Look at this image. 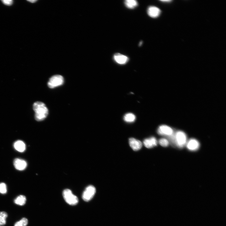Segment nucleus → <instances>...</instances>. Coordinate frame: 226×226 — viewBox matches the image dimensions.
Returning a JSON list of instances; mask_svg holds the SVG:
<instances>
[{"label": "nucleus", "instance_id": "4468645a", "mask_svg": "<svg viewBox=\"0 0 226 226\" xmlns=\"http://www.w3.org/2000/svg\"><path fill=\"white\" fill-rule=\"evenodd\" d=\"M26 198L23 195H20L14 200L15 203L20 206H23L26 203Z\"/></svg>", "mask_w": 226, "mask_h": 226}, {"label": "nucleus", "instance_id": "2eb2a0df", "mask_svg": "<svg viewBox=\"0 0 226 226\" xmlns=\"http://www.w3.org/2000/svg\"><path fill=\"white\" fill-rule=\"evenodd\" d=\"M126 6L130 9H133L138 5V3L135 0H126L125 2Z\"/></svg>", "mask_w": 226, "mask_h": 226}, {"label": "nucleus", "instance_id": "39448f33", "mask_svg": "<svg viewBox=\"0 0 226 226\" xmlns=\"http://www.w3.org/2000/svg\"><path fill=\"white\" fill-rule=\"evenodd\" d=\"M96 192L95 187L92 185L87 187L84 192L83 199L85 201L88 202L93 198Z\"/></svg>", "mask_w": 226, "mask_h": 226}, {"label": "nucleus", "instance_id": "6ab92c4d", "mask_svg": "<svg viewBox=\"0 0 226 226\" xmlns=\"http://www.w3.org/2000/svg\"><path fill=\"white\" fill-rule=\"evenodd\" d=\"M159 144L163 147H168L169 144L168 140L165 138L161 139L159 141Z\"/></svg>", "mask_w": 226, "mask_h": 226}, {"label": "nucleus", "instance_id": "f03ea898", "mask_svg": "<svg viewBox=\"0 0 226 226\" xmlns=\"http://www.w3.org/2000/svg\"><path fill=\"white\" fill-rule=\"evenodd\" d=\"M170 141L174 145L179 148H183L187 143V137L185 133L182 131H178L175 134L170 136Z\"/></svg>", "mask_w": 226, "mask_h": 226}, {"label": "nucleus", "instance_id": "aec40b11", "mask_svg": "<svg viewBox=\"0 0 226 226\" xmlns=\"http://www.w3.org/2000/svg\"><path fill=\"white\" fill-rule=\"evenodd\" d=\"M7 188L6 184L4 183H0V193L5 194L7 193Z\"/></svg>", "mask_w": 226, "mask_h": 226}, {"label": "nucleus", "instance_id": "a211bd4d", "mask_svg": "<svg viewBox=\"0 0 226 226\" xmlns=\"http://www.w3.org/2000/svg\"><path fill=\"white\" fill-rule=\"evenodd\" d=\"M28 222V220L27 218H23L21 220L16 222L14 226H26Z\"/></svg>", "mask_w": 226, "mask_h": 226}, {"label": "nucleus", "instance_id": "f3484780", "mask_svg": "<svg viewBox=\"0 0 226 226\" xmlns=\"http://www.w3.org/2000/svg\"><path fill=\"white\" fill-rule=\"evenodd\" d=\"M124 119L126 122L131 123L134 122L135 121L136 117L134 115L132 114V113H128V114L125 115Z\"/></svg>", "mask_w": 226, "mask_h": 226}, {"label": "nucleus", "instance_id": "f8f14e48", "mask_svg": "<svg viewBox=\"0 0 226 226\" xmlns=\"http://www.w3.org/2000/svg\"><path fill=\"white\" fill-rule=\"evenodd\" d=\"M161 10L158 8L154 6L149 7L147 9L148 15L151 17L156 18L160 15Z\"/></svg>", "mask_w": 226, "mask_h": 226}, {"label": "nucleus", "instance_id": "412c9836", "mask_svg": "<svg viewBox=\"0 0 226 226\" xmlns=\"http://www.w3.org/2000/svg\"><path fill=\"white\" fill-rule=\"evenodd\" d=\"M1 1L3 4L8 6H11L14 3L12 0H2Z\"/></svg>", "mask_w": 226, "mask_h": 226}, {"label": "nucleus", "instance_id": "1a4fd4ad", "mask_svg": "<svg viewBox=\"0 0 226 226\" xmlns=\"http://www.w3.org/2000/svg\"><path fill=\"white\" fill-rule=\"evenodd\" d=\"M130 147L134 151L140 150L142 147V143L139 140L134 138H131L129 140Z\"/></svg>", "mask_w": 226, "mask_h": 226}, {"label": "nucleus", "instance_id": "9d476101", "mask_svg": "<svg viewBox=\"0 0 226 226\" xmlns=\"http://www.w3.org/2000/svg\"><path fill=\"white\" fill-rule=\"evenodd\" d=\"M187 148L191 151L197 150L200 147L199 141L196 139H190L187 144Z\"/></svg>", "mask_w": 226, "mask_h": 226}, {"label": "nucleus", "instance_id": "0eeeda50", "mask_svg": "<svg viewBox=\"0 0 226 226\" xmlns=\"http://www.w3.org/2000/svg\"><path fill=\"white\" fill-rule=\"evenodd\" d=\"M14 166L17 170L19 171L24 170L27 166L26 162L22 159L16 158L14 161Z\"/></svg>", "mask_w": 226, "mask_h": 226}, {"label": "nucleus", "instance_id": "4be33fe9", "mask_svg": "<svg viewBox=\"0 0 226 226\" xmlns=\"http://www.w3.org/2000/svg\"><path fill=\"white\" fill-rule=\"evenodd\" d=\"M27 2H28L31 3H34L36 2L37 1H36V0H33V1H27Z\"/></svg>", "mask_w": 226, "mask_h": 226}, {"label": "nucleus", "instance_id": "20e7f679", "mask_svg": "<svg viewBox=\"0 0 226 226\" xmlns=\"http://www.w3.org/2000/svg\"><path fill=\"white\" fill-rule=\"evenodd\" d=\"M64 83V79L61 76L56 75L53 76L49 79L48 86L50 88H54L62 85Z\"/></svg>", "mask_w": 226, "mask_h": 226}, {"label": "nucleus", "instance_id": "6e6552de", "mask_svg": "<svg viewBox=\"0 0 226 226\" xmlns=\"http://www.w3.org/2000/svg\"><path fill=\"white\" fill-rule=\"evenodd\" d=\"M114 59L116 63L121 65L125 64L129 60L128 57L119 53L115 54L114 55Z\"/></svg>", "mask_w": 226, "mask_h": 226}, {"label": "nucleus", "instance_id": "b1692460", "mask_svg": "<svg viewBox=\"0 0 226 226\" xmlns=\"http://www.w3.org/2000/svg\"><path fill=\"white\" fill-rule=\"evenodd\" d=\"M142 42H140V44H139V45L140 46L141 45V44H142Z\"/></svg>", "mask_w": 226, "mask_h": 226}, {"label": "nucleus", "instance_id": "f257e3e1", "mask_svg": "<svg viewBox=\"0 0 226 226\" xmlns=\"http://www.w3.org/2000/svg\"><path fill=\"white\" fill-rule=\"evenodd\" d=\"M33 109L35 112V118L38 121H43L47 117L48 111L45 104L43 102L37 101L33 104Z\"/></svg>", "mask_w": 226, "mask_h": 226}, {"label": "nucleus", "instance_id": "423d86ee", "mask_svg": "<svg viewBox=\"0 0 226 226\" xmlns=\"http://www.w3.org/2000/svg\"><path fill=\"white\" fill-rule=\"evenodd\" d=\"M158 134L162 136H171L174 133V131L170 127L166 125H162L157 130Z\"/></svg>", "mask_w": 226, "mask_h": 226}, {"label": "nucleus", "instance_id": "ddd939ff", "mask_svg": "<svg viewBox=\"0 0 226 226\" xmlns=\"http://www.w3.org/2000/svg\"><path fill=\"white\" fill-rule=\"evenodd\" d=\"M14 148L18 151L20 152H24L26 149V146L25 143L21 140H18L14 144Z\"/></svg>", "mask_w": 226, "mask_h": 226}, {"label": "nucleus", "instance_id": "5701e85b", "mask_svg": "<svg viewBox=\"0 0 226 226\" xmlns=\"http://www.w3.org/2000/svg\"><path fill=\"white\" fill-rule=\"evenodd\" d=\"M161 1L163 2H171V1H169V0H168H168H166V1Z\"/></svg>", "mask_w": 226, "mask_h": 226}, {"label": "nucleus", "instance_id": "9b49d317", "mask_svg": "<svg viewBox=\"0 0 226 226\" xmlns=\"http://www.w3.org/2000/svg\"><path fill=\"white\" fill-rule=\"evenodd\" d=\"M144 145L147 148H151L157 146L158 142L157 139L154 137H151L144 140Z\"/></svg>", "mask_w": 226, "mask_h": 226}, {"label": "nucleus", "instance_id": "dca6fc26", "mask_svg": "<svg viewBox=\"0 0 226 226\" xmlns=\"http://www.w3.org/2000/svg\"><path fill=\"white\" fill-rule=\"evenodd\" d=\"M8 214L5 211L0 212V226H3L6 223V219Z\"/></svg>", "mask_w": 226, "mask_h": 226}, {"label": "nucleus", "instance_id": "7ed1b4c3", "mask_svg": "<svg viewBox=\"0 0 226 226\" xmlns=\"http://www.w3.org/2000/svg\"><path fill=\"white\" fill-rule=\"evenodd\" d=\"M63 196L65 201L71 205H75L78 202V198L69 189H66L63 192Z\"/></svg>", "mask_w": 226, "mask_h": 226}]
</instances>
